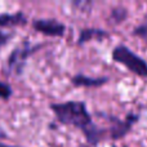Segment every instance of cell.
Masks as SVG:
<instances>
[{
    "instance_id": "obj_9",
    "label": "cell",
    "mask_w": 147,
    "mask_h": 147,
    "mask_svg": "<svg viewBox=\"0 0 147 147\" xmlns=\"http://www.w3.org/2000/svg\"><path fill=\"white\" fill-rule=\"evenodd\" d=\"M128 14L129 13H128V9L125 7H121V5L114 7L110 12V22L114 23V25H120L128 18Z\"/></svg>"
},
{
    "instance_id": "obj_15",
    "label": "cell",
    "mask_w": 147,
    "mask_h": 147,
    "mask_svg": "<svg viewBox=\"0 0 147 147\" xmlns=\"http://www.w3.org/2000/svg\"><path fill=\"white\" fill-rule=\"evenodd\" d=\"M88 147H89V146H88Z\"/></svg>"
},
{
    "instance_id": "obj_5",
    "label": "cell",
    "mask_w": 147,
    "mask_h": 147,
    "mask_svg": "<svg viewBox=\"0 0 147 147\" xmlns=\"http://www.w3.org/2000/svg\"><path fill=\"white\" fill-rule=\"evenodd\" d=\"M31 26L36 32L49 38H62L66 34V25L56 18H35Z\"/></svg>"
},
{
    "instance_id": "obj_4",
    "label": "cell",
    "mask_w": 147,
    "mask_h": 147,
    "mask_svg": "<svg viewBox=\"0 0 147 147\" xmlns=\"http://www.w3.org/2000/svg\"><path fill=\"white\" fill-rule=\"evenodd\" d=\"M96 115L98 117H103V119L109 120L111 123L110 124V137H111L112 141H117L124 138L130 132L133 125L140 119V115L133 114V112H129L124 120L119 119V117L114 116V115L105 114V112H96Z\"/></svg>"
},
{
    "instance_id": "obj_7",
    "label": "cell",
    "mask_w": 147,
    "mask_h": 147,
    "mask_svg": "<svg viewBox=\"0 0 147 147\" xmlns=\"http://www.w3.org/2000/svg\"><path fill=\"white\" fill-rule=\"evenodd\" d=\"M110 34L109 31L103 30V28L98 27H84L80 30L78 36V45H84L85 43L90 40H98L102 41L103 39L109 38Z\"/></svg>"
},
{
    "instance_id": "obj_3",
    "label": "cell",
    "mask_w": 147,
    "mask_h": 147,
    "mask_svg": "<svg viewBox=\"0 0 147 147\" xmlns=\"http://www.w3.org/2000/svg\"><path fill=\"white\" fill-rule=\"evenodd\" d=\"M111 57L115 62L127 67L130 72L141 78H147V62L142 57L136 54L124 44H119L112 49Z\"/></svg>"
},
{
    "instance_id": "obj_8",
    "label": "cell",
    "mask_w": 147,
    "mask_h": 147,
    "mask_svg": "<svg viewBox=\"0 0 147 147\" xmlns=\"http://www.w3.org/2000/svg\"><path fill=\"white\" fill-rule=\"evenodd\" d=\"M27 22V16L21 10L14 13H0V27H21L26 26Z\"/></svg>"
},
{
    "instance_id": "obj_12",
    "label": "cell",
    "mask_w": 147,
    "mask_h": 147,
    "mask_svg": "<svg viewBox=\"0 0 147 147\" xmlns=\"http://www.w3.org/2000/svg\"><path fill=\"white\" fill-rule=\"evenodd\" d=\"M12 38H13V34L5 32V31L0 30V48H3L4 45H7Z\"/></svg>"
},
{
    "instance_id": "obj_14",
    "label": "cell",
    "mask_w": 147,
    "mask_h": 147,
    "mask_svg": "<svg viewBox=\"0 0 147 147\" xmlns=\"http://www.w3.org/2000/svg\"><path fill=\"white\" fill-rule=\"evenodd\" d=\"M0 147H21V146H9V145H4V143H0Z\"/></svg>"
},
{
    "instance_id": "obj_2",
    "label": "cell",
    "mask_w": 147,
    "mask_h": 147,
    "mask_svg": "<svg viewBox=\"0 0 147 147\" xmlns=\"http://www.w3.org/2000/svg\"><path fill=\"white\" fill-rule=\"evenodd\" d=\"M41 48L40 44H32L30 40H23L17 45L7 58V71L9 75L21 76L27 67V62L32 54Z\"/></svg>"
},
{
    "instance_id": "obj_11",
    "label": "cell",
    "mask_w": 147,
    "mask_h": 147,
    "mask_svg": "<svg viewBox=\"0 0 147 147\" xmlns=\"http://www.w3.org/2000/svg\"><path fill=\"white\" fill-rule=\"evenodd\" d=\"M12 96H13L12 86H10L8 83H5V81L0 80V99L8 101V99H10Z\"/></svg>"
},
{
    "instance_id": "obj_10",
    "label": "cell",
    "mask_w": 147,
    "mask_h": 147,
    "mask_svg": "<svg viewBox=\"0 0 147 147\" xmlns=\"http://www.w3.org/2000/svg\"><path fill=\"white\" fill-rule=\"evenodd\" d=\"M132 34L134 36H137V38L142 39L145 43H147V14L143 17L142 22L134 27V30H133Z\"/></svg>"
},
{
    "instance_id": "obj_6",
    "label": "cell",
    "mask_w": 147,
    "mask_h": 147,
    "mask_svg": "<svg viewBox=\"0 0 147 147\" xmlns=\"http://www.w3.org/2000/svg\"><path fill=\"white\" fill-rule=\"evenodd\" d=\"M110 81L109 76H98V78H92L86 76L81 72H78L71 78V83L74 86H80V88H98Z\"/></svg>"
},
{
    "instance_id": "obj_1",
    "label": "cell",
    "mask_w": 147,
    "mask_h": 147,
    "mask_svg": "<svg viewBox=\"0 0 147 147\" xmlns=\"http://www.w3.org/2000/svg\"><path fill=\"white\" fill-rule=\"evenodd\" d=\"M49 109L53 111L59 124L70 125L81 130L89 147H97L106 130L96 125L84 101H65L61 103H51Z\"/></svg>"
},
{
    "instance_id": "obj_13",
    "label": "cell",
    "mask_w": 147,
    "mask_h": 147,
    "mask_svg": "<svg viewBox=\"0 0 147 147\" xmlns=\"http://www.w3.org/2000/svg\"><path fill=\"white\" fill-rule=\"evenodd\" d=\"M8 138V133L0 127V140H7Z\"/></svg>"
}]
</instances>
